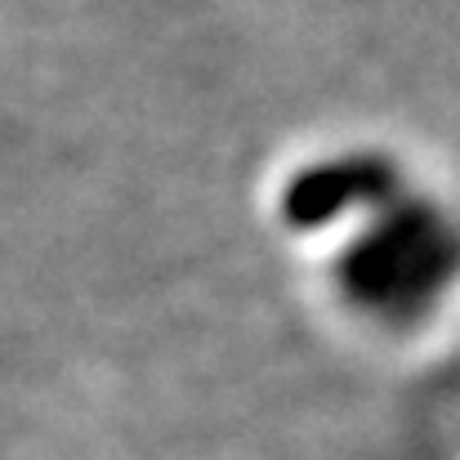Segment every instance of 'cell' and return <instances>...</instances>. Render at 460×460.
Returning a JSON list of instances; mask_svg holds the SVG:
<instances>
[{
	"mask_svg": "<svg viewBox=\"0 0 460 460\" xmlns=\"http://www.w3.org/2000/svg\"><path fill=\"white\" fill-rule=\"evenodd\" d=\"M394 183H398V170L380 156L326 161V165H313V170L291 179V188L282 192V219L291 228H317V224L335 219L344 206L389 197Z\"/></svg>",
	"mask_w": 460,
	"mask_h": 460,
	"instance_id": "1",
	"label": "cell"
},
{
	"mask_svg": "<svg viewBox=\"0 0 460 460\" xmlns=\"http://www.w3.org/2000/svg\"><path fill=\"white\" fill-rule=\"evenodd\" d=\"M425 224L416 210L398 215L394 224H385L380 233H371L367 242H358L340 273L349 282L353 296L362 300H389L394 291H407L411 282L425 278ZM434 260V255H429Z\"/></svg>",
	"mask_w": 460,
	"mask_h": 460,
	"instance_id": "2",
	"label": "cell"
}]
</instances>
